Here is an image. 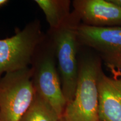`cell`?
Here are the masks:
<instances>
[{
    "mask_svg": "<svg viewBox=\"0 0 121 121\" xmlns=\"http://www.w3.org/2000/svg\"><path fill=\"white\" fill-rule=\"evenodd\" d=\"M99 121H121V79L101 70L98 81Z\"/></svg>",
    "mask_w": 121,
    "mask_h": 121,
    "instance_id": "cell-8",
    "label": "cell"
},
{
    "mask_svg": "<svg viewBox=\"0 0 121 121\" xmlns=\"http://www.w3.org/2000/svg\"><path fill=\"white\" fill-rule=\"evenodd\" d=\"M34 69L9 72L0 78V121H20L35 95Z\"/></svg>",
    "mask_w": 121,
    "mask_h": 121,
    "instance_id": "cell-3",
    "label": "cell"
},
{
    "mask_svg": "<svg viewBox=\"0 0 121 121\" xmlns=\"http://www.w3.org/2000/svg\"></svg>",
    "mask_w": 121,
    "mask_h": 121,
    "instance_id": "cell-14",
    "label": "cell"
},
{
    "mask_svg": "<svg viewBox=\"0 0 121 121\" xmlns=\"http://www.w3.org/2000/svg\"><path fill=\"white\" fill-rule=\"evenodd\" d=\"M109 1L121 8V0H109Z\"/></svg>",
    "mask_w": 121,
    "mask_h": 121,
    "instance_id": "cell-11",
    "label": "cell"
},
{
    "mask_svg": "<svg viewBox=\"0 0 121 121\" xmlns=\"http://www.w3.org/2000/svg\"><path fill=\"white\" fill-rule=\"evenodd\" d=\"M33 80L36 93L44 99L61 118L67 101L63 93L53 57L46 56L39 61L37 68L34 69Z\"/></svg>",
    "mask_w": 121,
    "mask_h": 121,
    "instance_id": "cell-6",
    "label": "cell"
},
{
    "mask_svg": "<svg viewBox=\"0 0 121 121\" xmlns=\"http://www.w3.org/2000/svg\"><path fill=\"white\" fill-rule=\"evenodd\" d=\"M59 121H69L68 119L66 118H65L64 116H62L61 118H60V120Z\"/></svg>",
    "mask_w": 121,
    "mask_h": 121,
    "instance_id": "cell-13",
    "label": "cell"
},
{
    "mask_svg": "<svg viewBox=\"0 0 121 121\" xmlns=\"http://www.w3.org/2000/svg\"><path fill=\"white\" fill-rule=\"evenodd\" d=\"M74 12L85 25L121 27V8L109 0L73 1Z\"/></svg>",
    "mask_w": 121,
    "mask_h": 121,
    "instance_id": "cell-7",
    "label": "cell"
},
{
    "mask_svg": "<svg viewBox=\"0 0 121 121\" xmlns=\"http://www.w3.org/2000/svg\"><path fill=\"white\" fill-rule=\"evenodd\" d=\"M101 70L99 61L94 59L81 63L75 96L63 115L69 121H99L98 81Z\"/></svg>",
    "mask_w": 121,
    "mask_h": 121,
    "instance_id": "cell-2",
    "label": "cell"
},
{
    "mask_svg": "<svg viewBox=\"0 0 121 121\" xmlns=\"http://www.w3.org/2000/svg\"><path fill=\"white\" fill-rule=\"evenodd\" d=\"M35 2L43 11L52 31L60 28L71 13V2L68 0H36Z\"/></svg>",
    "mask_w": 121,
    "mask_h": 121,
    "instance_id": "cell-9",
    "label": "cell"
},
{
    "mask_svg": "<svg viewBox=\"0 0 121 121\" xmlns=\"http://www.w3.org/2000/svg\"><path fill=\"white\" fill-rule=\"evenodd\" d=\"M80 21V18L73 11L60 28L53 31L54 52L58 61L62 90L67 103L74 98L78 84L79 66L76 53Z\"/></svg>",
    "mask_w": 121,
    "mask_h": 121,
    "instance_id": "cell-1",
    "label": "cell"
},
{
    "mask_svg": "<svg viewBox=\"0 0 121 121\" xmlns=\"http://www.w3.org/2000/svg\"><path fill=\"white\" fill-rule=\"evenodd\" d=\"M42 39L39 24L35 23L27 25L13 37L0 39V78L29 67Z\"/></svg>",
    "mask_w": 121,
    "mask_h": 121,
    "instance_id": "cell-4",
    "label": "cell"
},
{
    "mask_svg": "<svg viewBox=\"0 0 121 121\" xmlns=\"http://www.w3.org/2000/svg\"><path fill=\"white\" fill-rule=\"evenodd\" d=\"M9 1L7 0H0V7H2L6 4Z\"/></svg>",
    "mask_w": 121,
    "mask_h": 121,
    "instance_id": "cell-12",
    "label": "cell"
},
{
    "mask_svg": "<svg viewBox=\"0 0 121 121\" xmlns=\"http://www.w3.org/2000/svg\"><path fill=\"white\" fill-rule=\"evenodd\" d=\"M78 43L101 54L114 78L121 76V27H95L79 25Z\"/></svg>",
    "mask_w": 121,
    "mask_h": 121,
    "instance_id": "cell-5",
    "label": "cell"
},
{
    "mask_svg": "<svg viewBox=\"0 0 121 121\" xmlns=\"http://www.w3.org/2000/svg\"><path fill=\"white\" fill-rule=\"evenodd\" d=\"M53 108L35 92L32 104L20 121H59Z\"/></svg>",
    "mask_w": 121,
    "mask_h": 121,
    "instance_id": "cell-10",
    "label": "cell"
}]
</instances>
